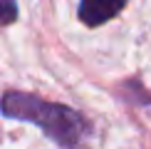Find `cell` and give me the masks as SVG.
Returning <instances> with one entry per match:
<instances>
[{"instance_id": "7a4b0ae2", "label": "cell", "mask_w": 151, "mask_h": 149, "mask_svg": "<svg viewBox=\"0 0 151 149\" xmlns=\"http://www.w3.org/2000/svg\"><path fill=\"white\" fill-rule=\"evenodd\" d=\"M127 8V0H79V20L87 27H99Z\"/></svg>"}, {"instance_id": "3957f363", "label": "cell", "mask_w": 151, "mask_h": 149, "mask_svg": "<svg viewBox=\"0 0 151 149\" xmlns=\"http://www.w3.org/2000/svg\"><path fill=\"white\" fill-rule=\"evenodd\" d=\"M17 20V3L15 0H0V25H12Z\"/></svg>"}, {"instance_id": "6da1fadb", "label": "cell", "mask_w": 151, "mask_h": 149, "mask_svg": "<svg viewBox=\"0 0 151 149\" xmlns=\"http://www.w3.org/2000/svg\"><path fill=\"white\" fill-rule=\"evenodd\" d=\"M0 112L8 119L30 122L35 127H40L60 147L79 144L89 132L84 117L79 112H74L72 107L47 102L42 97L25 95V92H5L3 99H0Z\"/></svg>"}]
</instances>
